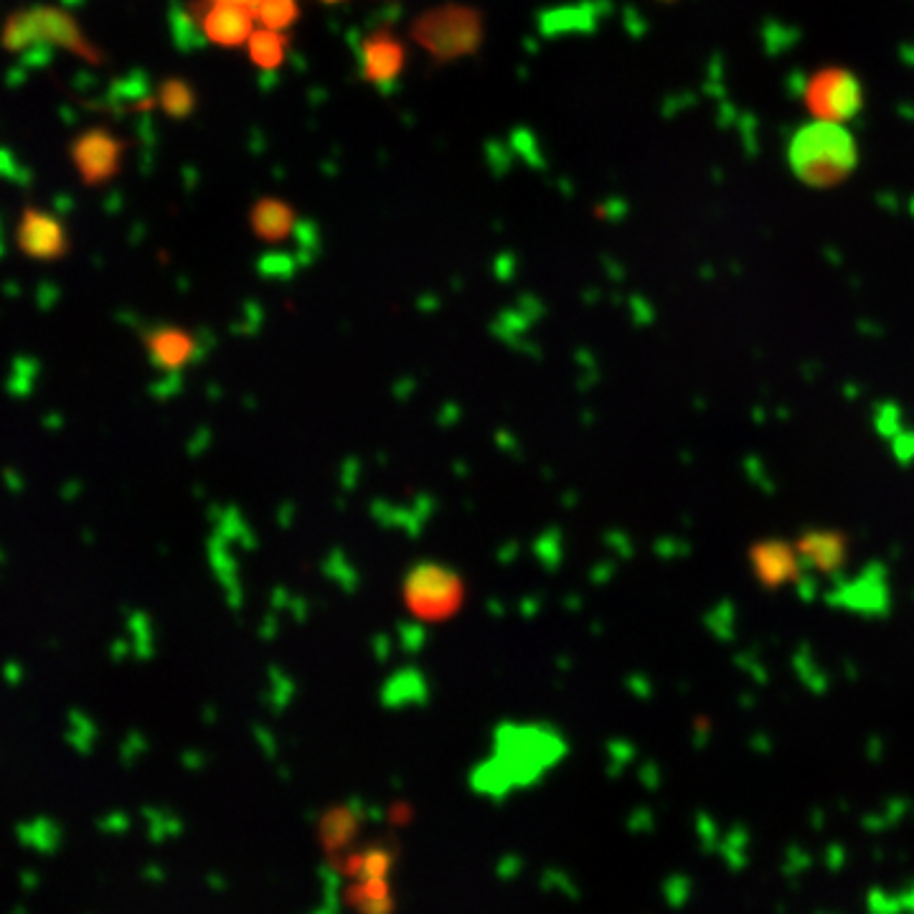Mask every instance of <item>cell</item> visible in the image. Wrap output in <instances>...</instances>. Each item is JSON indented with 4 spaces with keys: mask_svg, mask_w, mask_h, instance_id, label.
Segmentation results:
<instances>
[{
    "mask_svg": "<svg viewBox=\"0 0 914 914\" xmlns=\"http://www.w3.org/2000/svg\"><path fill=\"white\" fill-rule=\"evenodd\" d=\"M498 760L485 765L491 770L478 772L475 777H485V782H478V788L488 795L506 793L516 785L534 782L546 767L557 765L567 755V744L559 734L546 732V729H524L508 727L498 734Z\"/></svg>",
    "mask_w": 914,
    "mask_h": 914,
    "instance_id": "1",
    "label": "cell"
},
{
    "mask_svg": "<svg viewBox=\"0 0 914 914\" xmlns=\"http://www.w3.org/2000/svg\"><path fill=\"white\" fill-rule=\"evenodd\" d=\"M790 168L808 186L841 183L856 168V143L836 120L803 125L790 140Z\"/></svg>",
    "mask_w": 914,
    "mask_h": 914,
    "instance_id": "2",
    "label": "cell"
},
{
    "mask_svg": "<svg viewBox=\"0 0 914 914\" xmlns=\"http://www.w3.org/2000/svg\"><path fill=\"white\" fill-rule=\"evenodd\" d=\"M412 39L437 61L470 56L483 44V16L470 6L447 3L414 21Z\"/></svg>",
    "mask_w": 914,
    "mask_h": 914,
    "instance_id": "3",
    "label": "cell"
},
{
    "mask_svg": "<svg viewBox=\"0 0 914 914\" xmlns=\"http://www.w3.org/2000/svg\"><path fill=\"white\" fill-rule=\"evenodd\" d=\"M823 600L828 607H836V610L884 620L894 610L889 567L884 562H869L856 579H843V582L833 584V590H828Z\"/></svg>",
    "mask_w": 914,
    "mask_h": 914,
    "instance_id": "4",
    "label": "cell"
},
{
    "mask_svg": "<svg viewBox=\"0 0 914 914\" xmlns=\"http://www.w3.org/2000/svg\"><path fill=\"white\" fill-rule=\"evenodd\" d=\"M808 105L821 120H851L861 110V87L854 74L828 69L810 79Z\"/></svg>",
    "mask_w": 914,
    "mask_h": 914,
    "instance_id": "5",
    "label": "cell"
},
{
    "mask_svg": "<svg viewBox=\"0 0 914 914\" xmlns=\"http://www.w3.org/2000/svg\"><path fill=\"white\" fill-rule=\"evenodd\" d=\"M749 562H752V574L762 590L772 592L780 590L785 584L798 579L803 572L800 564L798 546H793L785 539H762L749 546Z\"/></svg>",
    "mask_w": 914,
    "mask_h": 914,
    "instance_id": "6",
    "label": "cell"
},
{
    "mask_svg": "<svg viewBox=\"0 0 914 914\" xmlns=\"http://www.w3.org/2000/svg\"><path fill=\"white\" fill-rule=\"evenodd\" d=\"M798 554L803 569L831 579L833 584L846 579L848 536L836 529H808L798 539Z\"/></svg>",
    "mask_w": 914,
    "mask_h": 914,
    "instance_id": "7",
    "label": "cell"
},
{
    "mask_svg": "<svg viewBox=\"0 0 914 914\" xmlns=\"http://www.w3.org/2000/svg\"><path fill=\"white\" fill-rule=\"evenodd\" d=\"M407 595L412 605L419 612L427 615H440L445 607H452L460 597V584L452 572H445L435 564H422L414 567V572L407 579Z\"/></svg>",
    "mask_w": 914,
    "mask_h": 914,
    "instance_id": "8",
    "label": "cell"
},
{
    "mask_svg": "<svg viewBox=\"0 0 914 914\" xmlns=\"http://www.w3.org/2000/svg\"><path fill=\"white\" fill-rule=\"evenodd\" d=\"M407 51L402 41H397L391 34H371L361 44V64H364V77L371 84H391L402 74Z\"/></svg>",
    "mask_w": 914,
    "mask_h": 914,
    "instance_id": "9",
    "label": "cell"
},
{
    "mask_svg": "<svg viewBox=\"0 0 914 914\" xmlns=\"http://www.w3.org/2000/svg\"><path fill=\"white\" fill-rule=\"evenodd\" d=\"M254 13L247 8L214 3L204 16L206 39L219 46H242L254 34Z\"/></svg>",
    "mask_w": 914,
    "mask_h": 914,
    "instance_id": "10",
    "label": "cell"
},
{
    "mask_svg": "<svg viewBox=\"0 0 914 914\" xmlns=\"http://www.w3.org/2000/svg\"><path fill=\"white\" fill-rule=\"evenodd\" d=\"M249 221H252V229L262 242H282L292 234L295 229V211H292L290 204L280 199H262L254 204L252 214H249Z\"/></svg>",
    "mask_w": 914,
    "mask_h": 914,
    "instance_id": "11",
    "label": "cell"
},
{
    "mask_svg": "<svg viewBox=\"0 0 914 914\" xmlns=\"http://www.w3.org/2000/svg\"><path fill=\"white\" fill-rule=\"evenodd\" d=\"M793 668L795 673H798L800 683H803L810 694L823 696L831 689V673L818 663V658H815L813 648H810L808 643H800L798 650L793 653Z\"/></svg>",
    "mask_w": 914,
    "mask_h": 914,
    "instance_id": "12",
    "label": "cell"
},
{
    "mask_svg": "<svg viewBox=\"0 0 914 914\" xmlns=\"http://www.w3.org/2000/svg\"><path fill=\"white\" fill-rule=\"evenodd\" d=\"M749 846H752V831L744 823H734L716 846V854L722 856L732 874H739L749 866Z\"/></svg>",
    "mask_w": 914,
    "mask_h": 914,
    "instance_id": "13",
    "label": "cell"
},
{
    "mask_svg": "<svg viewBox=\"0 0 914 914\" xmlns=\"http://www.w3.org/2000/svg\"><path fill=\"white\" fill-rule=\"evenodd\" d=\"M249 56L259 69H277L285 61V39L280 31L262 28L249 36Z\"/></svg>",
    "mask_w": 914,
    "mask_h": 914,
    "instance_id": "14",
    "label": "cell"
},
{
    "mask_svg": "<svg viewBox=\"0 0 914 914\" xmlns=\"http://www.w3.org/2000/svg\"><path fill=\"white\" fill-rule=\"evenodd\" d=\"M704 628L714 635L719 643H732L737 638V605L729 597L711 605L704 615Z\"/></svg>",
    "mask_w": 914,
    "mask_h": 914,
    "instance_id": "15",
    "label": "cell"
},
{
    "mask_svg": "<svg viewBox=\"0 0 914 914\" xmlns=\"http://www.w3.org/2000/svg\"><path fill=\"white\" fill-rule=\"evenodd\" d=\"M155 356L163 361L166 366H181L186 364L193 353V341L181 331H160L158 336L150 341Z\"/></svg>",
    "mask_w": 914,
    "mask_h": 914,
    "instance_id": "16",
    "label": "cell"
},
{
    "mask_svg": "<svg viewBox=\"0 0 914 914\" xmlns=\"http://www.w3.org/2000/svg\"><path fill=\"white\" fill-rule=\"evenodd\" d=\"M298 3L295 0H262L254 11V18L262 23V28L272 31H285L292 23L298 21Z\"/></svg>",
    "mask_w": 914,
    "mask_h": 914,
    "instance_id": "17",
    "label": "cell"
},
{
    "mask_svg": "<svg viewBox=\"0 0 914 914\" xmlns=\"http://www.w3.org/2000/svg\"><path fill=\"white\" fill-rule=\"evenodd\" d=\"M160 107H163L171 117L191 115L193 107H196V92H193L191 84L183 82V79H171V82H166L163 89H160Z\"/></svg>",
    "mask_w": 914,
    "mask_h": 914,
    "instance_id": "18",
    "label": "cell"
},
{
    "mask_svg": "<svg viewBox=\"0 0 914 914\" xmlns=\"http://www.w3.org/2000/svg\"><path fill=\"white\" fill-rule=\"evenodd\" d=\"M117 160V145L107 138H94L92 143H87L84 148V163L87 171L92 176H107L115 168Z\"/></svg>",
    "mask_w": 914,
    "mask_h": 914,
    "instance_id": "19",
    "label": "cell"
},
{
    "mask_svg": "<svg viewBox=\"0 0 914 914\" xmlns=\"http://www.w3.org/2000/svg\"><path fill=\"white\" fill-rule=\"evenodd\" d=\"M734 666H737L742 673H747V676L752 678L757 686H767V683H770V671H767V666L762 663L760 650L757 648H747V650H739V653H734Z\"/></svg>",
    "mask_w": 914,
    "mask_h": 914,
    "instance_id": "20",
    "label": "cell"
},
{
    "mask_svg": "<svg viewBox=\"0 0 914 914\" xmlns=\"http://www.w3.org/2000/svg\"><path fill=\"white\" fill-rule=\"evenodd\" d=\"M691 892H694V881L686 874H671L663 881V897H666V902L676 909L689 904Z\"/></svg>",
    "mask_w": 914,
    "mask_h": 914,
    "instance_id": "21",
    "label": "cell"
},
{
    "mask_svg": "<svg viewBox=\"0 0 914 914\" xmlns=\"http://www.w3.org/2000/svg\"><path fill=\"white\" fill-rule=\"evenodd\" d=\"M874 427H876V432H879L881 437H887V440H892V437L897 435V432L904 430L902 409H899L897 404H879V407H876V412H874Z\"/></svg>",
    "mask_w": 914,
    "mask_h": 914,
    "instance_id": "22",
    "label": "cell"
},
{
    "mask_svg": "<svg viewBox=\"0 0 914 914\" xmlns=\"http://www.w3.org/2000/svg\"><path fill=\"white\" fill-rule=\"evenodd\" d=\"M694 831H696V838H699L701 851H704L706 856L714 854L716 846H719V833L722 831H719L716 821L711 818L709 813H706V810H699V813L694 815Z\"/></svg>",
    "mask_w": 914,
    "mask_h": 914,
    "instance_id": "23",
    "label": "cell"
},
{
    "mask_svg": "<svg viewBox=\"0 0 914 914\" xmlns=\"http://www.w3.org/2000/svg\"><path fill=\"white\" fill-rule=\"evenodd\" d=\"M810 869H813V854L805 851L803 846H790L785 851V856H782L780 871L785 879H798V876H803Z\"/></svg>",
    "mask_w": 914,
    "mask_h": 914,
    "instance_id": "24",
    "label": "cell"
},
{
    "mask_svg": "<svg viewBox=\"0 0 914 914\" xmlns=\"http://www.w3.org/2000/svg\"><path fill=\"white\" fill-rule=\"evenodd\" d=\"M742 468H744V473H747V478L752 480V485H755V488H760L762 493H767V496H772V493L777 491L775 478H772L770 470H767V465L762 463V460H760V457H757V455H747V457H744Z\"/></svg>",
    "mask_w": 914,
    "mask_h": 914,
    "instance_id": "25",
    "label": "cell"
},
{
    "mask_svg": "<svg viewBox=\"0 0 914 914\" xmlns=\"http://www.w3.org/2000/svg\"><path fill=\"white\" fill-rule=\"evenodd\" d=\"M607 752H610V767H607V772H610L612 777L620 775V772L635 760V747L630 742H625V739H612V742L607 744Z\"/></svg>",
    "mask_w": 914,
    "mask_h": 914,
    "instance_id": "26",
    "label": "cell"
},
{
    "mask_svg": "<svg viewBox=\"0 0 914 914\" xmlns=\"http://www.w3.org/2000/svg\"><path fill=\"white\" fill-rule=\"evenodd\" d=\"M691 551H694V546L686 539H678V536H661L653 544V554L658 559H683L689 557Z\"/></svg>",
    "mask_w": 914,
    "mask_h": 914,
    "instance_id": "27",
    "label": "cell"
},
{
    "mask_svg": "<svg viewBox=\"0 0 914 914\" xmlns=\"http://www.w3.org/2000/svg\"><path fill=\"white\" fill-rule=\"evenodd\" d=\"M912 808L914 803L907 795H889V798L884 800V805H881V813H884L889 828H892L897 826V823H902V818H907V815L912 813Z\"/></svg>",
    "mask_w": 914,
    "mask_h": 914,
    "instance_id": "28",
    "label": "cell"
},
{
    "mask_svg": "<svg viewBox=\"0 0 914 914\" xmlns=\"http://www.w3.org/2000/svg\"><path fill=\"white\" fill-rule=\"evenodd\" d=\"M866 907L871 909V912H879V914H889V912H902V904H899V897H897V892H884V889H869V894H866Z\"/></svg>",
    "mask_w": 914,
    "mask_h": 914,
    "instance_id": "29",
    "label": "cell"
},
{
    "mask_svg": "<svg viewBox=\"0 0 914 914\" xmlns=\"http://www.w3.org/2000/svg\"><path fill=\"white\" fill-rule=\"evenodd\" d=\"M892 455L904 468L914 463V430H902L892 437Z\"/></svg>",
    "mask_w": 914,
    "mask_h": 914,
    "instance_id": "30",
    "label": "cell"
},
{
    "mask_svg": "<svg viewBox=\"0 0 914 914\" xmlns=\"http://www.w3.org/2000/svg\"><path fill=\"white\" fill-rule=\"evenodd\" d=\"M818 590H821V584H818V577H815V574L810 572V569H803V572L798 574V579H795V592H798L800 602L810 605V602H813L815 597H818Z\"/></svg>",
    "mask_w": 914,
    "mask_h": 914,
    "instance_id": "31",
    "label": "cell"
},
{
    "mask_svg": "<svg viewBox=\"0 0 914 914\" xmlns=\"http://www.w3.org/2000/svg\"><path fill=\"white\" fill-rule=\"evenodd\" d=\"M605 544L610 546L612 551H615V554H620V557H633L635 554V549H633V541H630V536L625 534V531H620V529H610L605 534Z\"/></svg>",
    "mask_w": 914,
    "mask_h": 914,
    "instance_id": "32",
    "label": "cell"
},
{
    "mask_svg": "<svg viewBox=\"0 0 914 914\" xmlns=\"http://www.w3.org/2000/svg\"><path fill=\"white\" fill-rule=\"evenodd\" d=\"M638 777H640V782H643V788L650 790V793H658V790H661L663 772L656 762H648V765L640 767Z\"/></svg>",
    "mask_w": 914,
    "mask_h": 914,
    "instance_id": "33",
    "label": "cell"
},
{
    "mask_svg": "<svg viewBox=\"0 0 914 914\" xmlns=\"http://www.w3.org/2000/svg\"><path fill=\"white\" fill-rule=\"evenodd\" d=\"M628 828L633 833H650V831H653V828H656V818H653V810L640 808V810H635V813H630Z\"/></svg>",
    "mask_w": 914,
    "mask_h": 914,
    "instance_id": "34",
    "label": "cell"
},
{
    "mask_svg": "<svg viewBox=\"0 0 914 914\" xmlns=\"http://www.w3.org/2000/svg\"><path fill=\"white\" fill-rule=\"evenodd\" d=\"M625 686H628L630 694L638 696V699H650V696H653V683H650V678L643 676V673H630V676L625 678Z\"/></svg>",
    "mask_w": 914,
    "mask_h": 914,
    "instance_id": "35",
    "label": "cell"
},
{
    "mask_svg": "<svg viewBox=\"0 0 914 914\" xmlns=\"http://www.w3.org/2000/svg\"><path fill=\"white\" fill-rule=\"evenodd\" d=\"M823 861H826V869L831 871V874H838V871H841L848 861L846 848H843L841 843H831V846L826 848V856H823Z\"/></svg>",
    "mask_w": 914,
    "mask_h": 914,
    "instance_id": "36",
    "label": "cell"
},
{
    "mask_svg": "<svg viewBox=\"0 0 914 914\" xmlns=\"http://www.w3.org/2000/svg\"><path fill=\"white\" fill-rule=\"evenodd\" d=\"M711 742V722L709 719H699L694 724V732H691V744H694L696 752H704L706 744Z\"/></svg>",
    "mask_w": 914,
    "mask_h": 914,
    "instance_id": "37",
    "label": "cell"
},
{
    "mask_svg": "<svg viewBox=\"0 0 914 914\" xmlns=\"http://www.w3.org/2000/svg\"><path fill=\"white\" fill-rule=\"evenodd\" d=\"M861 828H864L866 833H884L889 831V823L881 810H871V813H866L864 818H861Z\"/></svg>",
    "mask_w": 914,
    "mask_h": 914,
    "instance_id": "38",
    "label": "cell"
},
{
    "mask_svg": "<svg viewBox=\"0 0 914 914\" xmlns=\"http://www.w3.org/2000/svg\"><path fill=\"white\" fill-rule=\"evenodd\" d=\"M866 760L869 762H881L884 760V752H887V742H884V737H881V734H871L869 739H866Z\"/></svg>",
    "mask_w": 914,
    "mask_h": 914,
    "instance_id": "39",
    "label": "cell"
},
{
    "mask_svg": "<svg viewBox=\"0 0 914 914\" xmlns=\"http://www.w3.org/2000/svg\"><path fill=\"white\" fill-rule=\"evenodd\" d=\"M749 749L755 752V755H772V749H775V742L767 732H755L749 737Z\"/></svg>",
    "mask_w": 914,
    "mask_h": 914,
    "instance_id": "40",
    "label": "cell"
},
{
    "mask_svg": "<svg viewBox=\"0 0 914 914\" xmlns=\"http://www.w3.org/2000/svg\"><path fill=\"white\" fill-rule=\"evenodd\" d=\"M612 574H615V564H612V562H602V564H597L595 572H592V582H595V584H605L607 579H612Z\"/></svg>",
    "mask_w": 914,
    "mask_h": 914,
    "instance_id": "41",
    "label": "cell"
},
{
    "mask_svg": "<svg viewBox=\"0 0 914 914\" xmlns=\"http://www.w3.org/2000/svg\"><path fill=\"white\" fill-rule=\"evenodd\" d=\"M897 897H899V904H902V909H909V912H914V879L909 881V884L902 889V892H897Z\"/></svg>",
    "mask_w": 914,
    "mask_h": 914,
    "instance_id": "42",
    "label": "cell"
},
{
    "mask_svg": "<svg viewBox=\"0 0 914 914\" xmlns=\"http://www.w3.org/2000/svg\"><path fill=\"white\" fill-rule=\"evenodd\" d=\"M808 821H810V826H813V828H815V831H818V833H821V831H823V828H826V813H823V810H821V808H815V810H810V818H808Z\"/></svg>",
    "mask_w": 914,
    "mask_h": 914,
    "instance_id": "43",
    "label": "cell"
},
{
    "mask_svg": "<svg viewBox=\"0 0 914 914\" xmlns=\"http://www.w3.org/2000/svg\"><path fill=\"white\" fill-rule=\"evenodd\" d=\"M737 704H739V709H742V711H752V709H755L757 699H755V694H752V691H744V694H739Z\"/></svg>",
    "mask_w": 914,
    "mask_h": 914,
    "instance_id": "44",
    "label": "cell"
},
{
    "mask_svg": "<svg viewBox=\"0 0 914 914\" xmlns=\"http://www.w3.org/2000/svg\"><path fill=\"white\" fill-rule=\"evenodd\" d=\"M214 3H229V6H239V8H247V11H257V6L259 3H262V0H214Z\"/></svg>",
    "mask_w": 914,
    "mask_h": 914,
    "instance_id": "45",
    "label": "cell"
},
{
    "mask_svg": "<svg viewBox=\"0 0 914 914\" xmlns=\"http://www.w3.org/2000/svg\"><path fill=\"white\" fill-rule=\"evenodd\" d=\"M843 673H846L848 681H859V666H856V663L848 661V658H846V661H843Z\"/></svg>",
    "mask_w": 914,
    "mask_h": 914,
    "instance_id": "46",
    "label": "cell"
},
{
    "mask_svg": "<svg viewBox=\"0 0 914 914\" xmlns=\"http://www.w3.org/2000/svg\"><path fill=\"white\" fill-rule=\"evenodd\" d=\"M889 557H892V559H899V557H902V546H899V544H892V546H889Z\"/></svg>",
    "mask_w": 914,
    "mask_h": 914,
    "instance_id": "47",
    "label": "cell"
},
{
    "mask_svg": "<svg viewBox=\"0 0 914 914\" xmlns=\"http://www.w3.org/2000/svg\"><path fill=\"white\" fill-rule=\"evenodd\" d=\"M871 859H876V861H884V851H881V848H876V851H871Z\"/></svg>",
    "mask_w": 914,
    "mask_h": 914,
    "instance_id": "48",
    "label": "cell"
},
{
    "mask_svg": "<svg viewBox=\"0 0 914 914\" xmlns=\"http://www.w3.org/2000/svg\"><path fill=\"white\" fill-rule=\"evenodd\" d=\"M912 818H914V808H912Z\"/></svg>",
    "mask_w": 914,
    "mask_h": 914,
    "instance_id": "49",
    "label": "cell"
},
{
    "mask_svg": "<svg viewBox=\"0 0 914 914\" xmlns=\"http://www.w3.org/2000/svg\"><path fill=\"white\" fill-rule=\"evenodd\" d=\"M912 600H914V592H912Z\"/></svg>",
    "mask_w": 914,
    "mask_h": 914,
    "instance_id": "50",
    "label": "cell"
}]
</instances>
